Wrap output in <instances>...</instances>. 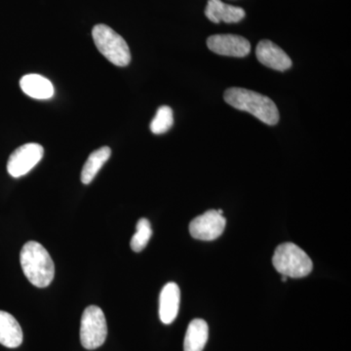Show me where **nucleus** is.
I'll use <instances>...</instances> for the list:
<instances>
[{
	"mask_svg": "<svg viewBox=\"0 0 351 351\" xmlns=\"http://www.w3.org/2000/svg\"><path fill=\"white\" fill-rule=\"evenodd\" d=\"M110 156H112V151L108 147H101L90 154L82 168V182L83 184H89L93 181L94 178L98 174L104 164L110 159Z\"/></svg>",
	"mask_w": 351,
	"mask_h": 351,
	"instance_id": "2eb2a0df",
	"label": "nucleus"
},
{
	"mask_svg": "<svg viewBox=\"0 0 351 351\" xmlns=\"http://www.w3.org/2000/svg\"><path fill=\"white\" fill-rule=\"evenodd\" d=\"M181 291L174 282L166 284L159 298V317L164 324L174 322L179 313Z\"/></svg>",
	"mask_w": 351,
	"mask_h": 351,
	"instance_id": "9d476101",
	"label": "nucleus"
},
{
	"mask_svg": "<svg viewBox=\"0 0 351 351\" xmlns=\"http://www.w3.org/2000/svg\"><path fill=\"white\" fill-rule=\"evenodd\" d=\"M209 337L206 321L193 319L189 323L184 341V351H203Z\"/></svg>",
	"mask_w": 351,
	"mask_h": 351,
	"instance_id": "4468645a",
	"label": "nucleus"
},
{
	"mask_svg": "<svg viewBox=\"0 0 351 351\" xmlns=\"http://www.w3.org/2000/svg\"><path fill=\"white\" fill-rule=\"evenodd\" d=\"M43 154V145L34 143L21 145L9 157L7 171L13 178L22 177L38 165Z\"/></svg>",
	"mask_w": 351,
	"mask_h": 351,
	"instance_id": "423d86ee",
	"label": "nucleus"
},
{
	"mask_svg": "<svg viewBox=\"0 0 351 351\" xmlns=\"http://www.w3.org/2000/svg\"><path fill=\"white\" fill-rule=\"evenodd\" d=\"M92 36L96 47L110 63L117 66H126L130 64L131 52L128 44L112 27L103 24L95 25Z\"/></svg>",
	"mask_w": 351,
	"mask_h": 351,
	"instance_id": "20e7f679",
	"label": "nucleus"
},
{
	"mask_svg": "<svg viewBox=\"0 0 351 351\" xmlns=\"http://www.w3.org/2000/svg\"><path fill=\"white\" fill-rule=\"evenodd\" d=\"M223 98L228 105L242 112L251 113L267 125L278 123V108L269 97L244 88L232 87L226 90Z\"/></svg>",
	"mask_w": 351,
	"mask_h": 351,
	"instance_id": "f257e3e1",
	"label": "nucleus"
},
{
	"mask_svg": "<svg viewBox=\"0 0 351 351\" xmlns=\"http://www.w3.org/2000/svg\"><path fill=\"white\" fill-rule=\"evenodd\" d=\"M20 86L25 95L38 100H47L54 95V87L50 80L39 75L23 76Z\"/></svg>",
	"mask_w": 351,
	"mask_h": 351,
	"instance_id": "ddd939ff",
	"label": "nucleus"
},
{
	"mask_svg": "<svg viewBox=\"0 0 351 351\" xmlns=\"http://www.w3.org/2000/svg\"><path fill=\"white\" fill-rule=\"evenodd\" d=\"M226 223L223 215L219 214L217 210H209L191 221L189 232L193 239L212 241L223 234Z\"/></svg>",
	"mask_w": 351,
	"mask_h": 351,
	"instance_id": "0eeeda50",
	"label": "nucleus"
},
{
	"mask_svg": "<svg viewBox=\"0 0 351 351\" xmlns=\"http://www.w3.org/2000/svg\"><path fill=\"white\" fill-rule=\"evenodd\" d=\"M288 277L286 276H282V281L283 282H286L287 281Z\"/></svg>",
	"mask_w": 351,
	"mask_h": 351,
	"instance_id": "a211bd4d",
	"label": "nucleus"
},
{
	"mask_svg": "<svg viewBox=\"0 0 351 351\" xmlns=\"http://www.w3.org/2000/svg\"><path fill=\"white\" fill-rule=\"evenodd\" d=\"M272 263L279 274L292 278L307 276L313 269V261L306 252L293 243L279 245L274 252Z\"/></svg>",
	"mask_w": 351,
	"mask_h": 351,
	"instance_id": "7ed1b4c3",
	"label": "nucleus"
},
{
	"mask_svg": "<svg viewBox=\"0 0 351 351\" xmlns=\"http://www.w3.org/2000/svg\"><path fill=\"white\" fill-rule=\"evenodd\" d=\"M152 230L151 223L147 219H138L136 226V233L131 239V248L134 252L144 250L152 239Z\"/></svg>",
	"mask_w": 351,
	"mask_h": 351,
	"instance_id": "dca6fc26",
	"label": "nucleus"
},
{
	"mask_svg": "<svg viewBox=\"0 0 351 351\" xmlns=\"http://www.w3.org/2000/svg\"><path fill=\"white\" fill-rule=\"evenodd\" d=\"M207 46L212 52L221 56L243 58L248 56L251 44L243 36L235 34H216L207 39Z\"/></svg>",
	"mask_w": 351,
	"mask_h": 351,
	"instance_id": "6e6552de",
	"label": "nucleus"
},
{
	"mask_svg": "<svg viewBox=\"0 0 351 351\" xmlns=\"http://www.w3.org/2000/svg\"><path fill=\"white\" fill-rule=\"evenodd\" d=\"M256 55L258 62L267 68L285 71L292 66V60L278 45L270 40L258 43Z\"/></svg>",
	"mask_w": 351,
	"mask_h": 351,
	"instance_id": "1a4fd4ad",
	"label": "nucleus"
},
{
	"mask_svg": "<svg viewBox=\"0 0 351 351\" xmlns=\"http://www.w3.org/2000/svg\"><path fill=\"white\" fill-rule=\"evenodd\" d=\"M25 276L38 288L49 286L54 279L55 265L47 250L36 241L27 242L20 254Z\"/></svg>",
	"mask_w": 351,
	"mask_h": 351,
	"instance_id": "f03ea898",
	"label": "nucleus"
},
{
	"mask_svg": "<svg viewBox=\"0 0 351 351\" xmlns=\"http://www.w3.org/2000/svg\"><path fill=\"white\" fill-rule=\"evenodd\" d=\"M107 336V320L103 311L96 306L86 307L80 324V341L83 348L96 350L105 343Z\"/></svg>",
	"mask_w": 351,
	"mask_h": 351,
	"instance_id": "39448f33",
	"label": "nucleus"
},
{
	"mask_svg": "<svg viewBox=\"0 0 351 351\" xmlns=\"http://www.w3.org/2000/svg\"><path fill=\"white\" fill-rule=\"evenodd\" d=\"M205 15L215 24H219V22L232 24L243 20L246 13L240 7L228 5L221 0H209L205 9Z\"/></svg>",
	"mask_w": 351,
	"mask_h": 351,
	"instance_id": "9b49d317",
	"label": "nucleus"
},
{
	"mask_svg": "<svg viewBox=\"0 0 351 351\" xmlns=\"http://www.w3.org/2000/svg\"><path fill=\"white\" fill-rule=\"evenodd\" d=\"M22 343L23 331L18 321L10 313L0 311V345L16 348Z\"/></svg>",
	"mask_w": 351,
	"mask_h": 351,
	"instance_id": "f8f14e48",
	"label": "nucleus"
},
{
	"mask_svg": "<svg viewBox=\"0 0 351 351\" xmlns=\"http://www.w3.org/2000/svg\"><path fill=\"white\" fill-rule=\"evenodd\" d=\"M174 124L172 108L162 106L157 110L156 117L151 122V130L156 135L166 133Z\"/></svg>",
	"mask_w": 351,
	"mask_h": 351,
	"instance_id": "f3484780",
	"label": "nucleus"
}]
</instances>
